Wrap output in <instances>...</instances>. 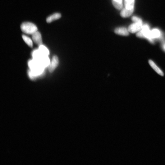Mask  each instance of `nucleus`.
<instances>
[{
    "label": "nucleus",
    "mask_w": 165,
    "mask_h": 165,
    "mask_svg": "<svg viewBox=\"0 0 165 165\" xmlns=\"http://www.w3.org/2000/svg\"><path fill=\"white\" fill-rule=\"evenodd\" d=\"M131 19L132 21H133L134 22L143 23L142 20L140 19V18L137 17L133 16L132 17Z\"/></svg>",
    "instance_id": "15"
},
{
    "label": "nucleus",
    "mask_w": 165,
    "mask_h": 165,
    "mask_svg": "<svg viewBox=\"0 0 165 165\" xmlns=\"http://www.w3.org/2000/svg\"><path fill=\"white\" fill-rule=\"evenodd\" d=\"M59 63L58 57L56 56H54L52 60L51 63L50 64L49 67V70L50 72L54 71L58 66Z\"/></svg>",
    "instance_id": "6"
},
{
    "label": "nucleus",
    "mask_w": 165,
    "mask_h": 165,
    "mask_svg": "<svg viewBox=\"0 0 165 165\" xmlns=\"http://www.w3.org/2000/svg\"><path fill=\"white\" fill-rule=\"evenodd\" d=\"M114 32L117 34L123 36H127L130 33L128 29L124 27L117 28L115 30Z\"/></svg>",
    "instance_id": "7"
},
{
    "label": "nucleus",
    "mask_w": 165,
    "mask_h": 165,
    "mask_svg": "<svg viewBox=\"0 0 165 165\" xmlns=\"http://www.w3.org/2000/svg\"><path fill=\"white\" fill-rule=\"evenodd\" d=\"M161 35V32L158 29H155L150 30V42L152 44H154L155 40L160 38Z\"/></svg>",
    "instance_id": "4"
},
{
    "label": "nucleus",
    "mask_w": 165,
    "mask_h": 165,
    "mask_svg": "<svg viewBox=\"0 0 165 165\" xmlns=\"http://www.w3.org/2000/svg\"><path fill=\"white\" fill-rule=\"evenodd\" d=\"M149 62L151 66L158 74L161 76H164V74L163 72L154 61L150 60Z\"/></svg>",
    "instance_id": "9"
},
{
    "label": "nucleus",
    "mask_w": 165,
    "mask_h": 165,
    "mask_svg": "<svg viewBox=\"0 0 165 165\" xmlns=\"http://www.w3.org/2000/svg\"><path fill=\"white\" fill-rule=\"evenodd\" d=\"M134 10H128L125 8H123L121 12V15L123 17H127L130 16L133 12Z\"/></svg>",
    "instance_id": "12"
},
{
    "label": "nucleus",
    "mask_w": 165,
    "mask_h": 165,
    "mask_svg": "<svg viewBox=\"0 0 165 165\" xmlns=\"http://www.w3.org/2000/svg\"><path fill=\"white\" fill-rule=\"evenodd\" d=\"M21 30L28 34H33L38 31L37 27L32 22H26L23 23L21 25Z\"/></svg>",
    "instance_id": "1"
},
{
    "label": "nucleus",
    "mask_w": 165,
    "mask_h": 165,
    "mask_svg": "<svg viewBox=\"0 0 165 165\" xmlns=\"http://www.w3.org/2000/svg\"><path fill=\"white\" fill-rule=\"evenodd\" d=\"M114 7L118 10H122L123 8V0H112Z\"/></svg>",
    "instance_id": "11"
},
{
    "label": "nucleus",
    "mask_w": 165,
    "mask_h": 165,
    "mask_svg": "<svg viewBox=\"0 0 165 165\" xmlns=\"http://www.w3.org/2000/svg\"><path fill=\"white\" fill-rule=\"evenodd\" d=\"M61 17V13H56L48 16L46 19V21L48 23H50L55 20L60 18Z\"/></svg>",
    "instance_id": "10"
},
{
    "label": "nucleus",
    "mask_w": 165,
    "mask_h": 165,
    "mask_svg": "<svg viewBox=\"0 0 165 165\" xmlns=\"http://www.w3.org/2000/svg\"><path fill=\"white\" fill-rule=\"evenodd\" d=\"M135 0H124L125 7L128 10H134Z\"/></svg>",
    "instance_id": "8"
},
{
    "label": "nucleus",
    "mask_w": 165,
    "mask_h": 165,
    "mask_svg": "<svg viewBox=\"0 0 165 165\" xmlns=\"http://www.w3.org/2000/svg\"><path fill=\"white\" fill-rule=\"evenodd\" d=\"M162 48L164 51L165 52V43H164L162 45Z\"/></svg>",
    "instance_id": "16"
},
{
    "label": "nucleus",
    "mask_w": 165,
    "mask_h": 165,
    "mask_svg": "<svg viewBox=\"0 0 165 165\" xmlns=\"http://www.w3.org/2000/svg\"><path fill=\"white\" fill-rule=\"evenodd\" d=\"M32 38L36 44L39 46L42 44V36L40 32L38 31L32 34Z\"/></svg>",
    "instance_id": "5"
},
{
    "label": "nucleus",
    "mask_w": 165,
    "mask_h": 165,
    "mask_svg": "<svg viewBox=\"0 0 165 165\" xmlns=\"http://www.w3.org/2000/svg\"><path fill=\"white\" fill-rule=\"evenodd\" d=\"M149 26L147 24L143 25L141 30L136 34L138 37L140 38H144L148 39L150 42V34Z\"/></svg>",
    "instance_id": "2"
},
{
    "label": "nucleus",
    "mask_w": 165,
    "mask_h": 165,
    "mask_svg": "<svg viewBox=\"0 0 165 165\" xmlns=\"http://www.w3.org/2000/svg\"><path fill=\"white\" fill-rule=\"evenodd\" d=\"M143 26V23L134 22L129 26L128 29L130 33H135L140 31Z\"/></svg>",
    "instance_id": "3"
},
{
    "label": "nucleus",
    "mask_w": 165,
    "mask_h": 165,
    "mask_svg": "<svg viewBox=\"0 0 165 165\" xmlns=\"http://www.w3.org/2000/svg\"><path fill=\"white\" fill-rule=\"evenodd\" d=\"M22 37L25 43L29 47L32 48L33 46V42L32 40L28 36L25 35H22Z\"/></svg>",
    "instance_id": "14"
},
{
    "label": "nucleus",
    "mask_w": 165,
    "mask_h": 165,
    "mask_svg": "<svg viewBox=\"0 0 165 165\" xmlns=\"http://www.w3.org/2000/svg\"><path fill=\"white\" fill-rule=\"evenodd\" d=\"M39 50L40 52L44 56H48L49 54L48 49L42 44L39 46Z\"/></svg>",
    "instance_id": "13"
}]
</instances>
